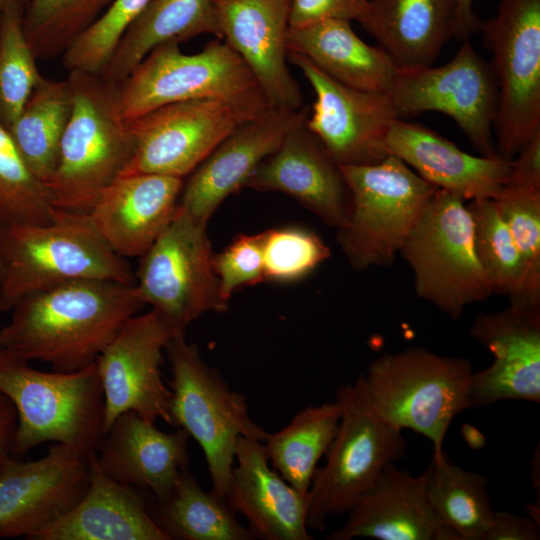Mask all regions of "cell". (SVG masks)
Here are the masks:
<instances>
[{
	"label": "cell",
	"instance_id": "cell-1",
	"mask_svg": "<svg viewBox=\"0 0 540 540\" xmlns=\"http://www.w3.org/2000/svg\"><path fill=\"white\" fill-rule=\"evenodd\" d=\"M145 306L135 284L67 282L21 298L0 328V346L55 372L79 371L95 363L122 325Z\"/></svg>",
	"mask_w": 540,
	"mask_h": 540
},
{
	"label": "cell",
	"instance_id": "cell-2",
	"mask_svg": "<svg viewBox=\"0 0 540 540\" xmlns=\"http://www.w3.org/2000/svg\"><path fill=\"white\" fill-rule=\"evenodd\" d=\"M82 279L135 284L126 258L116 254L88 213L56 208L46 223L0 221V311L24 296Z\"/></svg>",
	"mask_w": 540,
	"mask_h": 540
},
{
	"label": "cell",
	"instance_id": "cell-3",
	"mask_svg": "<svg viewBox=\"0 0 540 540\" xmlns=\"http://www.w3.org/2000/svg\"><path fill=\"white\" fill-rule=\"evenodd\" d=\"M67 78L73 108L47 187L56 208L89 213L102 191L126 169L134 139L120 112L116 84L99 73L71 71Z\"/></svg>",
	"mask_w": 540,
	"mask_h": 540
},
{
	"label": "cell",
	"instance_id": "cell-4",
	"mask_svg": "<svg viewBox=\"0 0 540 540\" xmlns=\"http://www.w3.org/2000/svg\"><path fill=\"white\" fill-rule=\"evenodd\" d=\"M29 362L0 346V392L18 417L14 456L53 442L90 458L104 435L96 362L71 373L40 371Z\"/></svg>",
	"mask_w": 540,
	"mask_h": 540
},
{
	"label": "cell",
	"instance_id": "cell-5",
	"mask_svg": "<svg viewBox=\"0 0 540 540\" xmlns=\"http://www.w3.org/2000/svg\"><path fill=\"white\" fill-rule=\"evenodd\" d=\"M474 371L469 359L407 348L374 359L364 383L375 413L387 424L425 436L439 457L453 418L468 409Z\"/></svg>",
	"mask_w": 540,
	"mask_h": 540
},
{
	"label": "cell",
	"instance_id": "cell-6",
	"mask_svg": "<svg viewBox=\"0 0 540 540\" xmlns=\"http://www.w3.org/2000/svg\"><path fill=\"white\" fill-rule=\"evenodd\" d=\"M170 364V425L184 429L201 447L212 492L226 500L239 437L264 441L267 431L252 420L244 394L232 390L185 334L166 350Z\"/></svg>",
	"mask_w": 540,
	"mask_h": 540
},
{
	"label": "cell",
	"instance_id": "cell-7",
	"mask_svg": "<svg viewBox=\"0 0 540 540\" xmlns=\"http://www.w3.org/2000/svg\"><path fill=\"white\" fill-rule=\"evenodd\" d=\"M350 193L338 242L355 270L394 263L436 187L403 160L388 154L366 165H339Z\"/></svg>",
	"mask_w": 540,
	"mask_h": 540
},
{
	"label": "cell",
	"instance_id": "cell-8",
	"mask_svg": "<svg viewBox=\"0 0 540 540\" xmlns=\"http://www.w3.org/2000/svg\"><path fill=\"white\" fill-rule=\"evenodd\" d=\"M335 401L341 409L338 430L308 491L311 530H323L329 517L347 513L384 467L404 457L408 447L403 430L387 424L373 410L363 374L340 385Z\"/></svg>",
	"mask_w": 540,
	"mask_h": 540
},
{
	"label": "cell",
	"instance_id": "cell-9",
	"mask_svg": "<svg viewBox=\"0 0 540 540\" xmlns=\"http://www.w3.org/2000/svg\"><path fill=\"white\" fill-rule=\"evenodd\" d=\"M116 89L120 112L127 120L163 105L204 98L256 110L270 106L248 66L219 38L195 54L183 53L177 42L160 44Z\"/></svg>",
	"mask_w": 540,
	"mask_h": 540
},
{
	"label": "cell",
	"instance_id": "cell-10",
	"mask_svg": "<svg viewBox=\"0 0 540 540\" xmlns=\"http://www.w3.org/2000/svg\"><path fill=\"white\" fill-rule=\"evenodd\" d=\"M399 254L412 270L416 295L452 319L493 294L468 207L445 190L436 189Z\"/></svg>",
	"mask_w": 540,
	"mask_h": 540
},
{
	"label": "cell",
	"instance_id": "cell-11",
	"mask_svg": "<svg viewBox=\"0 0 540 540\" xmlns=\"http://www.w3.org/2000/svg\"><path fill=\"white\" fill-rule=\"evenodd\" d=\"M479 31L498 87L495 150L511 160L540 131V0H501Z\"/></svg>",
	"mask_w": 540,
	"mask_h": 540
},
{
	"label": "cell",
	"instance_id": "cell-12",
	"mask_svg": "<svg viewBox=\"0 0 540 540\" xmlns=\"http://www.w3.org/2000/svg\"><path fill=\"white\" fill-rule=\"evenodd\" d=\"M135 286L145 305L166 317L176 330L207 312H224L228 303L214 270L207 224L177 205L175 214L140 257Z\"/></svg>",
	"mask_w": 540,
	"mask_h": 540
},
{
	"label": "cell",
	"instance_id": "cell-13",
	"mask_svg": "<svg viewBox=\"0 0 540 540\" xmlns=\"http://www.w3.org/2000/svg\"><path fill=\"white\" fill-rule=\"evenodd\" d=\"M264 110L204 98L163 105L129 119L134 152L121 176L159 174L183 179L237 126Z\"/></svg>",
	"mask_w": 540,
	"mask_h": 540
},
{
	"label": "cell",
	"instance_id": "cell-14",
	"mask_svg": "<svg viewBox=\"0 0 540 540\" xmlns=\"http://www.w3.org/2000/svg\"><path fill=\"white\" fill-rule=\"evenodd\" d=\"M399 119L436 111L451 117L483 156H496L498 87L468 40L448 63L399 70L389 91Z\"/></svg>",
	"mask_w": 540,
	"mask_h": 540
},
{
	"label": "cell",
	"instance_id": "cell-15",
	"mask_svg": "<svg viewBox=\"0 0 540 540\" xmlns=\"http://www.w3.org/2000/svg\"><path fill=\"white\" fill-rule=\"evenodd\" d=\"M157 310L130 317L96 360L104 397V433L122 413L170 425L171 391L162 378L163 353L179 335Z\"/></svg>",
	"mask_w": 540,
	"mask_h": 540
},
{
	"label": "cell",
	"instance_id": "cell-16",
	"mask_svg": "<svg viewBox=\"0 0 540 540\" xmlns=\"http://www.w3.org/2000/svg\"><path fill=\"white\" fill-rule=\"evenodd\" d=\"M311 85L315 101L305 124L338 165H366L389 153L387 135L398 115L389 92L343 85L302 55L288 51Z\"/></svg>",
	"mask_w": 540,
	"mask_h": 540
},
{
	"label": "cell",
	"instance_id": "cell-17",
	"mask_svg": "<svg viewBox=\"0 0 540 540\" xmlns=\"http://www.w3.org/2000/svg\"><path fill=\"white\" fill-rule=\"evenodd\" d=\"M89 458L53 443L37 460L12 457L0 471V537L34 539L85 494Z\"/></svg>",
	"mask_w": 540,
	"mask_h": 540
},
{
	"label": "cell",
	"instance_id": "cell-18",
	"mask_svg": "<svg viewBox=\"0 0 540 540\" xmlns=\"http://www.w3.org/2000/svg\"><path fill=\"white\" fill-rule=\"evenodd\" d=\"M469 334L494 359L473 373L468 409L501 400L540 402V307L510 303L502 310L479 314Z\"/></svg>",
	"mask_w": 540,
	"mask_h": 540
},
{
	"label": "cell",
	"instance_id": "cell-19",
	"mask_svg": "<svg viewBox=\"0 0 540 540\" xmlns=\"http://www.w3.org/2000/svg\"><path fill=\"white\" fill-rule=\"evenodd\" d=\"M309 108L267 107L237 126L192 172L178 205L206 223L231 194L244 185L259 164L272 154L287 133L304 122Z\"/></svg>",
	"mask_w": 540,
	"mask_h": 540
},
{
	"label": "cell",
	"instance_id": "cell-20",
	"mask_svg": "<svg viewBox=\"0 0 540 540\" xmlns=\"http://www.w3.org/2000/svg\"><path fill=\"white\" fill-rule=\"evenodd\" d=\"M290 0H214L219 39L245 62L270 106L297 110L303 93L287 65Z\"/></svg>",
	"mask_w": 540,
	"mask_h": 540
},
{
	"label": "cell",
	"instance_id": "cell-21",
	"mask_svg": "<svg viewBox=\"0 0 540 540\" xmlns=\"http://www.w3.org/2000/svg\"><path fill=\"white\" fill-rule=\"evenodd\" d=\"M305 121L287 133L278 148L254 170L244 188L287 194L339 230L349 216L350 193L339 165Z\"/></svg>",
	"mask_w": 540,
	"mask_h": 540
},
{
	"label": "cell",
	"instance_id": "cell-22",
	"mask_svg": "<svg viewBox=\"0 0 540 540\" xmlns=\"http://www.w3.org/2000/svg\"><path fill=\"white\" fill-rule=\"evenodd\" d=\"M429 468L418 476L387 464L348 510L345 523L329 540H459L444 525L427 498Z\"/></svg>",
	"mask_w": 540,
	"mask_h": 540
},
{
	"label": "cell",
	"instance_id": "cell-23",
	"mask_svg": "<svg viewBox=\"0 0 540 540\" xmlns=\"http://www.w3.org/2000/svg\"><path fill=\"white\" fill-rule=\"evenodd\" d=\"M226 502L263 540H310L308 494L292 487L270 464L263 441L239 437Z\"/></svg>",
	"mask_w": 540,
	"mask_h": 540
},
{
	"label": "cell",
	"instance_id": "cell-24",
	"mask_svg": "<svg viewBox=\"0 0 540 540\" xmlns=\"http://www.w3.org/2000/svg\"><path fill=\"white\" fill-rule=\"evenodd\" d=\"M135 411L119 415L105 431L94 454L112 479L164 498L188 470L190 436L182 429L160 430Z\"/></svg>",
	"mask_w": 540,
	"mask_h": 540
},
{
	"label": "cell",
	"instance_id": "cell-25",
	"mask_svg": "<svg viewBox=\"0 0 540 540\" xmlns=\"http://www.w3.org/2000/svg\"><path fill=\"white\" fill-rule=\"evenodd\" d=\"M183 179L159 174L120 176L89 211L98 233L123 258L141 257L172 220Z\"/></svg>",
	"mask_w": 540,
	"mask_h": 540
},
{
	"label": "cell",
	"instance_id": "cell-26",
	"mask_svg": "<svg viewBox=\"0 0 540 540\" xmlns=\"http://www.w3.org/2000/svg\"><path fill=\"white\" fill-rule=\"evenodd\" d=\"M386 143L389 154L425 181L464 201L495 198L509 177L511 160L471 155L436 131L404 119L394 121Z\"/></svg>",
	"mask_w": 540,
	"mask_h": 540
},
{
	"label": "cell",
	"instance_id": "cell-27",
	"mask_svg": "<svg viewBox=\"0 0 540 540\" xmlns=\"http://www.w3.org/2000/svg\"><path fill=\"white\" fill-rule=\"evenodd\" d=\"M94 454L81 500L33 540H168L152 517L153 495L109 477Z\"/></svg>",
	"mask_w": 540,
	"mask_h": 540
},
{
	"label": "cell",
	"instance_id": "cell-28",
	"mask_svg": "<svg viewBox=\"0 0 540 540\" xmlns=\"http://www.w3.org/2000/svg\"><path fill=\"white\" fill-rule=\"evenodd\" d=\"M456 0H369L361 24L399 70L430 66L454 37Z\"/></svg>",
	"mask_w": 540,
	"mask_h": 540
},
{
	"label": "cell",
	"instance_id": "cell-29",
	"mask_svg": "<svg viewBox=\"0 0 540 540\" xmlns=\"http://www.w3.org/2000/svg\"><path fill=\"white\" fill-rule=\"evenodd\" d=\"M295 52L337 82L348 87L389 92L399 71L379 46H370L351 22L326 20L289 28L287 52Z\"/></svg>",
	"mask_w": 540,
	"mask_h": 540
},
{
	"label": "cell",
	"instance_id": "cell-30",
	"mask_svg": "<svg viewBox=\"0 0 540 540\" xmlns=\"http://www.w3.org/2000/svg\"><path fill=\"white\" fill-rule=\"evenodd\" d=\"M202 34L219 38L214 0H151L125 31L99 74L118 84L158 45L180 44Z\"/></svg>",
	"mask_w": 540,
	"mask_h": 540
},
{
	"label": "cell",
	"instance_id": "cell-31",
	"mask_svg": "<svg viewBox=\"0 0 540 540\" xmlns=\"http://www.w3.org/2000/svg\"><path fill=\"white\" fill-rule=\"evenodd\" d=\"M73 108L68 78H43L7 129L31 172L46 185L57 165L61 139Z\"/></svg>",
	"mask_w": 540,
	"mask_h": 540
},
{
	"label": "cell",
	"instance_id": "cell-32",
	"mask_svg": "<svg viewBox=\"0 0 540 540\" xmlns=\"http://www.w3.org/2000/svg\"><path fill=\"white\" fill-rule=\"evenodd\" d=\"M152 517L168 540H253L226 500L204 491L189 471L154 500Z\"/></svg>",
	"mask_w": 540,
	"mask_h": 540
},
{
	"label": "cell",
	"instance_id": "cell-33",
	"mask_svg": "<svg viewBox=\"0 0 540 540\" xmlns=\"http://www.w3.org/2000/svg\"><path fill=\"white\" fill-rule=\"evenodd\" d=\"M341 417L333 402L298 411L282 429L267 433L263 443L271 466L296 490L308 494L317 464L337 433Z\"/></svg>",
	"mask_w": 540,
	"mask_h": 540
},
{
	"label": "cell",
	"instance_id": "cell-34",
	"mask_svg": "<svg viewBox=\"0 0 540 540\" xmlns=\"http://www.w3.org/2000/svg\"><path fill=\"white\" fill-rule=\"evenodd\" d=\"M428 501L439 520L459 540H483L494 510L485 476L466 470L443 453L428 465Z\"/></svg>",
	"mask_w": 540,
	"mask_h": 540
},
{
	"label": "cell",
	"instance_id": "cell-35",
	"mask_svg": "<svg viewBox=\"0 0 540 540\" xmlns=\"http://www.w3.org/2000/svg\"><path fill=\"white\" fill-rule=\"evenodd\" d=\"M474 226V246L492 293L518 302L523 293L524 269L511 232L494 199L468 205Z\"/></svg>",
	"mask_w": 540,
	"mask_h": 540
},
{
	"label": "cell",
	"instance_id": "cell-36",
	"mask_svg": "<svg viewBox=\"0 0 540 540\" xmlns=\"http://www.w3.org/2000/svg\"><path fill=\"white\" fill-rule=\"evenodd\" d=\"M25 0L11 2L0 24V123L8 129L44 78L24 32Z\"/></svg>",
	"mask_w": 540,
	"mask_h": 540
},
{
	"label": "cell",
	"instance_id": "cell-37",
	"mask_svg": "<svg viewBox=\"0 0 540 540\" xmlns=\"http://www.w3.org/2000/svg\"><path fill=\"white\" fill-rule=\"evenodd\" d=\"M113 0H27L23 27L38 59L62 56Z\"/></svg>",
	"mask_w": 540,
	"mask_h": 540
},
{
	"label": "cell",
	"instance_id": "cell-38",
	"mask_svg": "<svg viewBox=\"0 0 540 540\" xmlns=\"http://www.w3.org/2000/svg\"><path fill=\"white\" fill-rule=\"evenodd\" d=\"M55 210L47 185L31 172L0 123V221L46 223Z\"/></svg>",
	"mask_w": 540,
	"mask_h": 540
},
{
	"label": "cell",
	"instance_id": "cell-39",
	"mask_svg": "<svg viewBox=\"0 0 540 540\" xmlns=\"http://www.w3.org/2000/svg\"><path fill=\"white\" fill-rule=\"evenodd\" d=\"M517 246L524 269L518 302L540 307V190L504 185L493 198Z\"/></svg>",
	"mask_w": 540,
	"mask_h": 540
},
{
	"label": "cell",
	"instance_id": "cell-40",
	"mask_svg": "<svg viewBox=\"0 0 540 540\" xmlns=\"http://www.w3.org/2000/svg\"><path fill=\"white\" fill-rule=\"evenodd\" d=\"M151 0H113L62 55L68 72L100 73L128 27Z\"/></svg>",
	"mask_w": 540,
	"mask_h": 540
},
{
	"label": "cell",
	"instance_id": "cell-41",
	"mask_svg": "<svg viewBox=\"0 0 540 540\" xmlns=\"http://www.w3.org/2000/svg\"><path fill=\"white\" fill-rule=\"evenodd\" d=\"M330 256V249L314 232L285 227L263 232L264 279L299 280Z\"/></svg>",
	"mask_w": 540,
	"mask_h": 540
},
{
	"label": "cell",
	"instance_id": "cell-42",
	"mask_svg": "<svg viewBox=\"0 0 540 540\" xmlns=\"http://www.w3.org/2000/svg\"><path fill=\"white\" fill-rule=\"evenodd\" d=\"M213 265L227 301L238 288L263 282V232L239 235L222 252L214 254Z\"/></svg>",
	"mask_w": 540,
	"mask_h": 540
},
{
	"label": "cell",
	"instance_id": "cell-43",
	"mask_svg": "<svg viewBox=\"0 0 540 540\" xmlns=\"http://www.w3.org/2000/svg\"><path fill=\"white\" fill-rule=\"evenodd\" d=\"M368 8L369 0H290L289 25L298 28L326 20L362 24Z\"/></svg>",
	"mask_w": 540,
	"mask_h": 540
},
{
	"label": "cell",
	"instance_id": "cell-44",
	"mask_svg": "<svg viewBox=\"0 0 540 540\" xmlns=\"http://www.w3.org/2000/svg\"><path fill=\"white\" fill-rule=\"evenodd\" d=\"M505 185L540 190V131L511 159Z\"/></svg>",
	"mask_w": 540,
	"mask_h": 540
},
{
	"label": "cell",
	"instance_id": "cell-45",
	"mask_svg": "<svg viewBox=\"0 0 540 540\" xmlns=\"http://www.w3.org/2000/svg\"><path fill=\"white\" fill-rule=\"evenodd\" d=\"M539 523L508 511H494L483 540H538Z\"/></svg>",
	"mask_w": 540,
	"mask_h": 540
},
{
	"label": "cell",
	"instance_id": "cell-46",
	"mask_svg": "<svg viewBox=\"0 0 540 540\" xmlns=\"http://www.w3.org/2000/svg\"><path fill=\"white\" fill-rule=\"evenodd\" d=\"M18 417L10 399L0 392V471L14 457Z\"/></svg>",
	"mask_w": 540,
	"mask_h": 540
},
{
	"label": "cell",
	"instance_id": "cell-47",
	"mask_svg": "<svg viewBox=\"0 0 540 540\" xmlns=\"http://www.w3.org/2000/svg\"><path fill=\"white\" fill-rule=\"evenodd\" d=\"M472 4L473 0H456L454 38L468 40L479 31L481 20L473 12Z\"/></svg>",
	"mask_w": 540,
	"mask_h": 540
},
{
	"label": "cell",
	"instance_id": "cell-48",
	"mask_svg": "<svg viewBox=\"0 0 540 540\" xmlns=\"http://www.w3.org/2000/svg\"><path fill=\"white\" fill-rule=\"evenodd\" d=\"M15 0H0V24L7 6ZM27 2V0H25Z\"/></svg>",
	"mask_w": 540,
	"mask_h": 540
}]
</instances>
